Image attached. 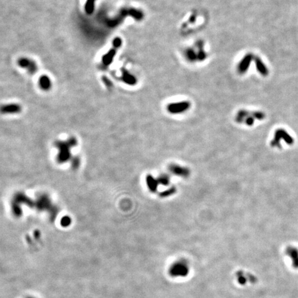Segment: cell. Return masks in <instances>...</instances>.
I'll use <instances>...</instances> for the list:
<instances>
[{
    "mask_svg": "<svg viewBox=\"0 0 298 298\" xmlns=\"http://www.w3.org/2000/svg\"><path fill=\"white\" fill-rule=\"evenodd\" d=\"M251 60H252V57H251V55H246L244 57L242 58V60H241L240 63L239 64V67L238 70L239 72L243 73L247 70L248 68L249 67V65L251 62Z\"/></svg>",
    "mask_w": 298,
    "mask_h": 298,
    "instance_id": "9c48e42d",
    "label": "cell"
},
{
    "mask_svg": "<svg viewBox=\"0 0 298 298\" xmlns=\"http://www.w3.org/2000/svg\"><path fill=\"white\" fill-rule=\"evenodd\" d=\"M18 64L20 67L24 68L30 74H35L37 70V66L35 61L28 58H20L18 60Z\"/></svg>",
    "mask_w": 298,
    "mask_h": 298,
    "instance_id": "52a82bcc",
    "label": "cell"
},
{
    "mask_svg": "<svg viewBox=\"0 0 298 298\" xmlns=\"http://www.w3.org/2000/svg\"><path fill=\"white\" fill-rule=\"evenodd\" d=\"M146 184L148 187L149 190L151 192H156L158 186V179H155L152 175H148L146 178Z\"/></svg>",
    "mask_w": 298,
    "mask_h": 298,
    "instance_id": "7c38bea8",
    "label": "cell"
},
{
    "mask_svg": "<svg viewBox=\"0 0 298 298\" xmlns=\"http://www.w3.org/2000/svg\"><path fill=\"white\" fill-rule=\"evenodd\" d=\"M168 168L170 173L173 174L174 175L179 177V178H187L191 174V171L189 170V168L179 165V164H171L169 165Z\"/></svg>",
    "mask_w": 298,
    "mask_h": 298,
    "instance_id": "5b68a950",
    "label": "cell"
},
{
    "mask_svg": "<svg viewBox=\"0 0 298 298\" xmlns=\"http://www.w3.org/2000/svg\"><path fill=\"white\" fill-rule=\"evenodd\" d=\"M95 0H87L85 5V11L88 15H91L95 9Z\"/></svg>",
    "mask_w": 298,
    "mask_h": 298,
    "instance_id": "2e32d148",
    "label": "cell"
},
{
    "mask_svg": "<svg viewBox=\"0 0 298 298\" xmlns=\"http://www.w3.org/2000/svg\"><path fill=\"white\" fill-rule=\"evenodd\" d=\"M235 277L237 282L241 285H246L248 283L255 284L257 282V277L255 275L244 271H237Z\"/></svg>",
    "mask_w": 298,
    "mask_h": 298,
    "instance_id": "8992f818",
    "label": "cell"
},
{
    "mask_svg": "<svg viewBox=\"0 0 298 298\" xmlns=\"http://www.w3.org/2000/svg\"><path fill=\"white\" fill-rule=\"evenodd\" d=\"M177 192V189L175 186H171V188H169L168 189L165 190L162 192H161L160 193V197H161V198H164V197H170L171 195H174Z\"/></svg>",
    "mask_w": 298,
    "mask_h": 298,
    "instance_id": "9a60e30c",
    "label": "cell"
},
{
    "mask_svg": "<svg viewBox=\"0 0 298 298\" xmlns=\"http://www.w3.org/2000/svg\"><path fill=\"white\" fill-rule=\"evenodd\" d=\"M191 104L189 102H179L169 104L167 110L171 114H180L189 109Z\"/></svg>",
    "mask_w": 298,
    "mask_h": 298,
    "instance_id": "277c9868",
    "label": "cell"
},
{
    "mask_svg": "<svg viewBox=\"0 0 298 298\" xmlns=\"http://www.w3.org/2000/svg\"><path fill=\"white\" fill-rule=\"evenodd\" d=\"M282 139L286 141L287 142H291V139L289 137V135H288V133H286V132L284 131V130L280 129L277 130L275 133V137L271 143V145L272 146H278V145L279 144V140H282Z\"/></svg>",
    "mask_w": 298,
    "mask_h": 298,
    "instance_id": "ba28073f",
    "label": "cell"
},
{
    "mask_svg": "<svg viewBox=\"0 0 298 298\" xmlns=\"http://www.w3.org/2000/svg\"><path fill=\"white\" fill-rule=\"evenodd\" d=\"M21 106L18 104H8L2 107L3 113H17L21 111Z\"/></svg>",
    "mask_w": 298,
    "mask_h": 298,
    "instance_id": "30bf717a",
    "label": "cell"
},
{
    "mask_svg": "<svg viewBox=\"0 0 298 298\" xmlns=\"http://www.w3.org/2000/svg\"><path fill=\"white\" fill-rule=\"evenodd\" d=\"M122 41L120 37L115 38L113 42V48L102 57V62L105 66H109L112 63L117 49L122 46Z\"/></svg>",
    "mask_w": 298,
    "mask_h": 298,
    "instance_id": "3957f363",
    "label": "cell"
},
{
    "mask_svg": "<svg viewBox=\"0 0 298 298\" xmlns=\"http://www.w3.org/2000/svg\"><path fill=\"white\" fill-rule=\"evenodd\" d=\"M157 179H158L159 184L162 185V186H168L171 182V178L168 174H161L157 178Z\"/></svg>",
    "mask_w": 298,
    "mask_h": 298,
    "instance_id": "5bb4252c",
    "label": "cell"
},
{
    "mask_svg": "<svg viewBox=\"0 0 298 298\" xmlns=\"http://www.w3.org/2000/svg\"><path fill=\"white\" fill-rule=\"evenodd\" d=\"M122 79L125 83L130 84V85H134V84H136V82H137V80H136L135 77L126 71L123 72Z\"/></svg>",
    "mask_w": 298,
    "mask_h": 298,
    "instance_id": "4fadbf2b",
    "label": "cell"
},
{
    "mask_svg": "<svg viewBox=\"0 0 298 298\" xmlns=\"http://www.w3.org/2000/svg\"><path fill=\"white\" fill-rule=\"evenodd\" d=\"M190 273L189 262L185 259H179L171 264L168 269V274L173 278L186 277Z\"/></svg>",
    "mask_w": 298,
    "mask_h": 298,
    "instance_id": "6da1fadb",
    "label": "cell"
},
{
    "mask_svg": "<svg viewBox=\"0 0 298 298\" xmlns=\"http://www.w3.org/2000/svg\"><path fill=\"white\" fill-rule=\"evenodd\" d=\"M264 115L261 112L248 113L245 110L240 111L236 116V122L238 123H242L247 126H252L255 123V120H262Z\"/></svg>",
    "mask_w": 298,
    "mask_h": 298,
    "instance_id": "7a4b0ae2",
    "label": "cell"
},
{
    "mask_svg": "<svg viewBox=\"0 0 298 298\" xmlns=\"http://www.w3.org/2000/svg\"><path fill=\"white\" fill-rule=\"evenodd\" d=\"M40 88L43 91H48L51 88V81L47 75L41 76L39 80Z\"/></svg>",
    "mask_w": 298,
    "mask_h": 298,
    "instance_id": "8fae6325",
    "label": "cell"
}]
</instances>
